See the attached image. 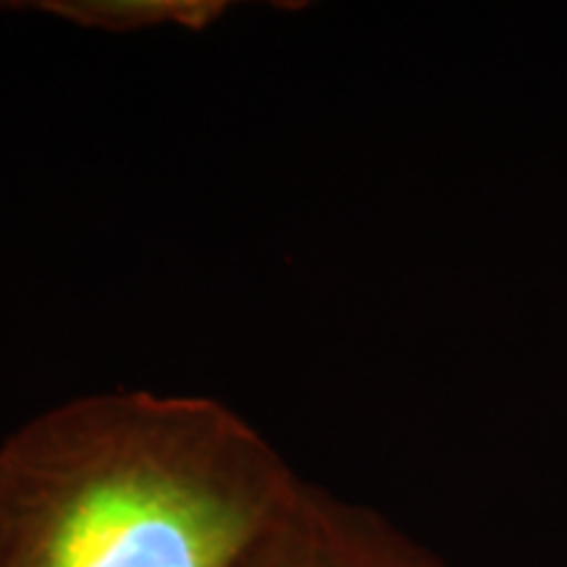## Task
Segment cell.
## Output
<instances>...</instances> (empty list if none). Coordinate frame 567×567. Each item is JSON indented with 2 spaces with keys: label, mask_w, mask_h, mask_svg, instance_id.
Returning a JSON list of instances; mask_svg holds the SVG:
<instances>
[{
  "label": "cell",
  "mask_w": 567,
  "mask_h": 567,
  "mask_svg": "<svg viewBox=\"0 0 567 567\" xmlns=\"http://www.w3.org/2000/svg\"><path fill=\"white\" fill-rule=\"evenodd\" d=\"M300 478L205 396H84L0 446V567H250Z\"/></svg>",
  "instance_id": "obj_1"
},
{
  "label": "cell",
  "mask_w": 567,
  "mask_h": 567,
  "mask_svg": "<svg viewBox=\"0 0 567 567\" xmlns=\"http://www.w3.org/2000/svg\"><path fill=\"white\" fill-rule=\"evenodd\" d=\"M250 567H452L384 515L300 481Z\"/></svg>",
  "instance_id": "obj_2"
},
{
  "label": "cell",
  "mask_w": 567,
  "mask_h": 567,
  "mask_svg": "<svg viewBox=\"0 0 567 567\" xmlns=\"http://www.w3.org/2000/svg\"><path fill=\"white\" fill-rule=\"evenodd\" d=\"M53 13L101 27L109 32H134L155 24H184L200 30L221 13L224 3L210 0H90V3H51Z\"/></svg>",
  "instance_id": "obj_3"
}]
</instances>
